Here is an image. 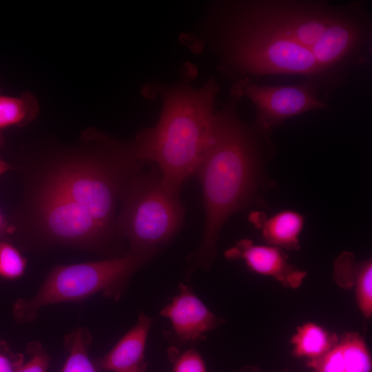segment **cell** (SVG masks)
<instances>
[{
  "label": "cell",
  "mask_w": 372,
  "mask_h": 372,
  "mask_svg": "<svg viewBox=\"0 0 372 372\" xmlns=\"http://www.w3.org/2000/svg\"><path fill=\"white\" fill-rule=\"evenodd\" d=\"M229 260L242 259L252 271L271 277L283 287L298 289L307 273L288 261L283 249L269 245H256L249 239H242L225 252Z\"/></svg>",
  "instance_id": "obj_11"
},
{
  "label": "cell",
  "mask_w": 372,
  "mask_h": 372,
  "mask_svg": "<svg viewBox=\"0 0 372 372\" xmlns=\"http://www.w3.org/2000/svg\"><path fill=\"white\" fill-rule=\"evenodd\" d=\"M240 100L230 93L225 106L216 110L208 145L195 173L202 187L205 225L197 251L188 258L189 272L211 267L223 225L258 191L262 153L271 145L269 133L240 118Z\"/></svg>",
  "instance_id": "obj_2"
},
{
  "label": "cell",
  "mask_w": 372,
  "mask_h": 372,
  "mask_svg": "<svg viewBox=\"0 0 372 372\" xmlns=\"http://www.w3.org/2000/svg\"><path fill=\"white\" fill-rule=\"evenodd\" d=\"M345 372H371V358L364 338L358 333L347 332L338 340Z\"/></svg>",
  "instance_id": "obj_17"
},
{
  "label": "cell",
  "mask_w": 372,
  "mask_h": 372,
  "mask_svg": "<svg viewBox=\"0 0 372 372\" xmlns=\"http://www.w3.org/2000/svg\"><path fill=\"white\" fill-rule=\"evenodd\" d=\"M184 208L179 195L164 185L158 168H142L125 186L116 220L119 236L129 251L156 255L183 225Z\"/></svg>",
  "instance_id": "obj_6"
},
{
  "label": "cell",
  "mask_w": 372,
  "mask_h": 372,
  "mask_svg": "<svg viewBox=\"0 0 372 372\" xmlns=\"http://www.w3.org/2000/svg\"><path fill=\"white\" fill-rule=\"evenodd\" d=\"M230 93L252 102L256 109L254 124L269 134L289 118L329 108L319 87L307 80L295 85H268L245 79L233 83Z\"/></svg>",
  "instance_id": "obj_8"
},
{
  "label": "cell",
  "mask_w": 372,
  "mask_h": 372,
  "mask_svg": "<svg viewBox=\"0 0 372 372\" xmlns=\"http://www.w3.org/2000/svg\"><path fill=\"white\" fill-rule=\"evenodd\" d=\"M153 319L141 313L136 323L100 358L96 367L103 371L125 372L142 364Z\"/></svg>",
  "instance_id": "obj_12"
},
{
  "label": "cell",
  "mask_w": 372,
  "mask_h": 372,
  "mask_svg": "<svg viewBox=\"0 0 372 372\" xmlns=\"http://www.w3.org/2000/svg\"><path fill=\"white\" fill-rule=\"evenodd\" d=\"M311 367L314 369L315 372H345L342 349L338 341Z\"/></svg>",
  "instance_id": "obj_22"
},
{
  "label": "cell",
  "mask_w": 372,
  "mask_h": 372,
  "mask_svg": "<svg viewBox=\"0 0 372 372\" xmlns=\"http://www.w3.org/2000/svg\"><path fill=\"white\" fill-rule=\"evenodd\" d=\"M357 304L363 316H372V262L371 259L361 261L355 282Z\"/></svg>",
  "instance_id": "obj_18"
},
{
  "label": "cell",
  "mask_w": 372,
  "mask_h": 372,
  "mask_svg": "<svg viewBox=\"0 0 372 372\" xmlns=\"http://www.w3.org/2000/svg\"><path fill=\"white\" fill-rule=\"evenodd\" d=\"M39 111L37 99L29 92L17 96L0 95V130L25 126L37 118Z\"/></svg>",
  "instance_id": "obj_15"
},
{
  "label": "cell",
  "mask_w": 372,
  "mask_h": 372,
  "mask_svg": "<svg viewBox=\"0 0 372 372\" xmlns=\"http://www.w3.org/2000/svg\"><path fill=\"white\" fill-rule=\"evenodd\" d=\"M339 338L320 325L308 322L298 327L291 339L292 353L309 360L312 366L338 342Z\"/></svg>",
  "instance_id": "obj_14"
},
{
  "label": "cell",
  "mask_w": 372,
  "mask_h": 372,
  "mask_svg": "<svg viewBox=\"0 0 372 372\" xmlns=\"http://www.w3.org/2000/svg\"><path fill=\"white\" fill-rule=\"evenodd\" d=\"M263 21L309 50L318 41L337 9L325 1H249Z\"/></svg>",
  "instance_id": "obj_9"
},
{
  "label": "cell",
  "mask_w": 372,
  "mask_h": 372,
  "mask_svg": "<svg viewBox=\"0 0 372 372\" xmlns=\"http://www.w3.org/2000/svg\"><path fill=\"white\" fill-rule=\"evenodd\" d=\"M29 360L23 363L16 372H46L50 358L45 349L38 341L30 342L27 347Z\"/></svg>",
  "instance_id": "obj_21"
},
{
  "label": "cell",
  "mask_w": 372,
  "mask_h": 372,
  "mask_svg": "<svg viewBox=\"0 0 372 372\" xmlns=\"http://www.w3.org/2000/svg\"><path fill=\"white\" fill-rule=\"evenodd\" d=\"M11 169L12 167L8 163L0 158V175Z\"/></svg>",
  "instance_id": "obj_25"
},
{
  "label": "cell",
  "mask_w": 372,
  "mask_h": 372,
  "mask_svg": "<svg viewBox=\"0 0 372 372\" xmlns=\"http://www.w3.org/2000/svg\"><path fill=\"white\" fill-rule=\"evenodd\" d=\"M172 325L171 335L181 344H192L205 338L224 320L214 314L194 293L190 286L181 283L178 293L161 311Z\"/></svg>",
  "instance_id": "obj_10"
},
{
  "label": "cell",
  "mask_w": 372,
  "mask_h": 372,
  "mask_svg": "<svg viewBox=\"0 0 372 372\" xmlns=\"http://www.w3.org/2000/svg\"><path fill=\"white\" fill-rule=\"evenodd\" d=\"M125 372H149V371L147 369L146 363L143 362L142 364L139 365L138 366Z\"/></svg>",
  "instance_id": "obj_26"
},
{
  "label": "cell",
  "mask_w": 372,
  "mask_h": 372,
  "mask_svg": "<svg viewBox=\"0 0 372 372\" xmlns=\"http://www.w3.org/2000/svg\"><path fill=\"white\" fill-rule=\"evenodd\" d=\"M14 229L10 220L0 211V240L14 234Z\"/></svg>",
  "instance_id": "obj_24"
},
{
  "label": "cell",
  "mask_w": 372,
  "mask_h": 372,
  "mask_svg": "<svg viewBox=\"0 0 372 372\" xmlns=\"http://www.w3.org/2000/svg\"><path fill=\"white\" fill-rule=\"evenodd\" d=\"M5 143V140L2 134L1 130H0V147H1Z\"/></svg>",
  "instance_id": "obj_28"
},
{
  "label": "cell",
  "mask_w": 372,
  "mask_h": 372,
  "mask_svg": "<svg viewBox=\"0 0 372 372\" xmlns=\"http://www.w3.org/2000/svg\"><path fill=\"white\" fill-rule=\"evenodd\" d=\"M168 354L172 362V372H207L201 355L193 348L179 353L176 347H171Z\"/></svg>",
  "instance_id": "obj_20"
},
{
  "label": "cell",
  "mask_w": 372,
  "mask_h": 372,
  "mask_svg": "<svg viewBox=\"0 0 372 372\" xmlns=\"http://www.w3.org/2000/svg\"><path fill=\"white\" fill-rule=\"evenodd\" d=\"M92 337L85 327L76 329L66 335L64 344L68 356L61 372H97L89 358Z\"/></svg>",
  "instance_id": "obj_16"
},
{
  "label": "cell",
  "mask_w": 372,
  "mask_h": 372,
  "mask_svg": "<svg viewBox=\"0 0 372 372\" xmlns=\"http://www.w3.org/2000/svg\"><path fill=\"white\" fill-rule=\"evenodd\" d=\"M206 41L218 70L233 83L271 75H300L324 97L332 91L311 50L260 19L248 1L214 2L205 23Z\"/></svg>",
  "instance_id": "obj_3"
},
{
  "label": "cell",
  "mask_w": 372,
  "mask_h": 372,
  "mask_svg": "<svg viewBox=\"0 0 372 372\" xmlns=\"http://www.w3.org/2000/svg\"><path fill=\"white\" fill-rule=\"evenodd\" d=\"M155 256L128 251L101 260L57 265L34 296L14 303V318L19 322H30L45 306L83 301L96 293L118 301L134 273Z\"/></svg>",
  "instance_id": "obj_5"
},
{
  "label": "cell",
  "mask_w": 372,
  "mask_h": 372,
  "mask_svg": "<svg viewBox=\"0 0 372 372\" xmlns=\"http://www.w3.org/2000/svg\"><path fill=\"white\" fill-rule=\"evenodd\" d=\"M27 260L19 250L6 240H0V277L14 280L22 276Z\"/></svg>",
  "instance_id": "obj_19"
},
{
  "label": "cell",
  "mask_w": 372,
  "mask_h": 372,
  "mask_svg": "<svg viewBox=\"0 0 372 372\" xmlns=\"http://www.w3.org/2000/svg\"><path fill=\"white\" fill-rule=\"evenodd\" d=\"M134 141L83 131L74 144L33 155L23 165V195L14 235L40 249L68 247L118 256L121 196L143 167Z\"/></svg>",
  "instance_id": "obj_1"
},
{
  "label": "cell",
  "mask_w": 372,
  "mask_h": 372,
  "mask_svg": "<svg viewBox=\"0 0 372 372\" xmlns=\"http://www.w3.org/2000/svg\"><path fill=\"white\" fill-rule=\"evenodd\" d=\"M249 221L260 230L267 245L282 249L296 251L300 248V235L304 225V217L291 210H281L268 216L264 211H255Z\"/></svg>",
  "instance_id": "obj_13"
},
{
  "label": "cell",
  "mask_w": 372,
  "mask_h": 372,
  "mask_svg": "<svg viewBox=\"0 0 372 372\" xmlns=\"http://www.w3.org/2000/svg\"><path fill=\"white\" fill-rule=\"evenodd\" d=\"M371 48L369 2L355 1L337 6L334 16L310 50L333 90L342 84L350 70L369 61Z\"/></svg>",
  "instance_id": "obj_7"
},
{
  "label": "cell",
  "mask_w": 372,
  "mask_h": 372,
  "mask_svg": "<svg viewBox=\"0 0 372 372\" xmlns=\"http://www.w3.org/2000/svg\"><path fill=\"white\" fill-rule=\"evenodd\" d=\"M240 372H260L258 369L254 366H247L242 369ZM285 372V371H280Z\"/></svg>",
  "instance_id": "obj_27"
},
{
  "label": "cell",
  "mask_w": 372,
  "mask_h": 372,
  "mask_svg": "<svg viewBox=\"0 0 372 372\" xmlns=\"http://www.w3.org/2000/svg\"><path fill=\"white\" fill-rule=\"evenodd\" d=\"M196 68L185 63L178 81L167 85L156 83L162 101L156 124L138 132L133 140L137 158L159 169L166 188L174 194L195 174L208 145L216 110L219 85L209 79L196 88L192 82Z\"/></svg>",
  "instance_id": "obj_4"
},
{
  "label": "cell",
  "mask_w": 372,
  "mask_h": 372,
  "mask_svg": "<svg viewBox=\"0 0 372 372\" xmlns=\"http://www.w3.org/2000/svg\"><path fill=\"white\" fill-rule=\"evenodd\" d=\"M23 363L22 354L12 353L4 342H0V372H16Z\"/></svg>",
  "instance_id": "obj_23"
}]
</instances>
